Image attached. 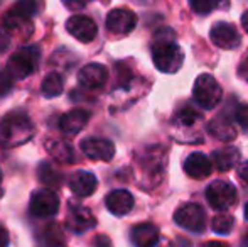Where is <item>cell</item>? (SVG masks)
<instances>
[{
	"label": "cell",
	"mask_w": 248,
	"mask_h": 247,
	"mask_svg": "<svg viewBox=\"0 0 248 247\" xmlns=\"http://www.w3.org/2000/svg\"><path fill=\"white\" fill-rule=\"evenodd\" d=\"M34 135V124L22 110H14L0 120V142L5 148H17L26 144Z\"/></svg>",
	"instance_id": "cell-1"
},
{
	"label": "cell",
	"mask_w": 248,
	"mask_h": 247,
	"mask_svg": "<svg viewBox=\"0 0 248 247\" xmlns=\"http://www.w3.org/2000/svg\"><path fill=\"white\" fill-rule=\"evenodd\" d=\"M152 61L162 73H176L183 66L184 56L181 48L172 41H157L152 46Z\"/></svg>",
	"instance_id": "cell-2"
},
{
	"label": "cell",
	"mask_w": 248,
	"mask_h": 247,
	"mask_svg": "<svg viewBox=\"0 0 248 247\" xmlns=\"http://www.w3.org/2000/svg\"><path fill=\"white\" fill-rule=\"evenodd\" d=\"M193 97L201 109L211 110L219 105V102L223 99V90L219 86V83L216 82L215 76L208 75V73H202V75H199L196 78V82H194Z\"/></svg>",
	"instance_id": "cell-3"
},
{
	"label": "cell",
	"mask_w": 248,
	"mask_h": 247,
	"mask_svg": "<svg viewBox=\"0 0 248 247\" xmlns=\"http://www.w3.org/2000/svg\"><path fill=\"white\" fill-rule=\"evenodd\" d=\"M41 61V49L37 46H24L10 56L7 71L14 78H26L37 69Z\"/></svg>",
	"instance_id": "cell-4"
},
{
	"label": "cell",
	"mask_w": 248,
	"mask_h": 247,
	"mask_svg": "<svg viewBox=\"0 0 248 247\" xmlns=\"http://www.w3.org/2000/svg\"><path fill=\"white\" fill-rule=\"evenodd\" d=\"M206 200L215 210H228L238 201V193L236 188L228 181L216 180L206 188Z\"/></svg>",
	"instance_id": "cell-5"
},
{
	"label": "cell",
	"mask_w": 248,
	"mask_h": 247,
	"mask_svg": "<svg viewBox=\"0 0 248 247\" xmlns=\"http://www.w3.org/2000/svg\"><path fill=\"white\" fill-rule=\"evenodd\" d=\"M29 210H31V215H34V217H37V218L54 217L59 210L58 195L52 191V188L34 191L32 197H31Z\"/></svg>",
	"instance_id": "cell-6"
},
{
	"label": "cell",
	"mask_w": 248,
	"mask_h": 247,
	"mask_svg": "<svg viewBox=\"0 0 248 247\" xmlns=\"http://www.w3.org/2000/svg\"><path fill=\"white\" fill-rule=\"evenodd\" d=\"M174 220L179 227L196 232V234H201L206 229V214L196 203H186L181 208H177L174 214Z\"/></svg>",
	"instance_id": "cell-7"
},
{
	"label": "cell",
	"mask_w": 248,
	"mask_h": 247,
	"mask_svg": "<svg viewBox=\"0 0 248 247\" xmlns=\"http://www.w3.org/2000/svg\"><path fill=\"white\" fill-rule=\"evenodd\" d=\"M135 26H137V16L128 9H113L107 16V29L117 36L132 33Z\"/></svg>",
	"instance_id": "cell-8"
},
{
	"label": "cell",
	"mask_w": 248,
	"mask_h": 247,
	"mask_svg": "<svg viewBox=\"0 0 248 247\" xmlns=\"http://www.w3.org/2000/svg\"><path fill=\"white\" fill-rule=\"evenodd\" d=\"M81 151L93 161H111L115 156V146L103 137H88L81 141Z\"/></svg>",
	"instance_id": "cell-9"
},
{
	"label": "cell",
	"mask_w": 248,
	"mask_h": 247,
	"mask_svg": "<svg viewBox=\"0 0 248 247\" xmlns=\"http://www.w3.org/2000/svg\"><path fill=\"white\" fill-rule=\"evenodd\" d=\"M213 44L221 49H236L240 46V33L236 31V27L233 24L228 22H218L213 26L211 33H209Z\"/></svg>",
	"instance_id": "cell-10"
},
{
	"label": "cell",
	"mask_w": 248,
	"mask_h": 247,
	"mask_svg": "<svg viewBox=\"0 0 248 247\" xmlns=\"http://www.w3.org/2000/svg\"><path fill=\"white\" fill-rule=\"evenodd\" d=\"M66 225L71 232L75 234H85V232L92 231L96 225V220L93 214L86 207L81 205H71L68 212V218H66Z\"/></svg>",
	"instance_id": "cell-11"
},
{
	"label": "cell",
	"mask_w": 248,
	"mask_h": 247,
	"mask_svg": "<svg viewBox=\"0 0 248 247\" xmlns=\"http://www.w3.org/2000/svg\"><path fill=\"white\" fill-rule=\"evenodd\" d=\"M66 29L68 33L71 34L73 37H76L81 43H92L93 39L96 37V24L93 19L86 16H73L68 19L66 22Z\"/></svg>",
	"instance_id": "cell-12"
},
{
	"label": "cell",
	"mask_w": 248,
	"mask_h": 247,
	"mask_svg": "<svg viewBox=\"0 0 248 247\" xmlns=\"http://www.w3.org/2000/svg\"><path fill=\"white\" fill-rule=\"evenodd\" d=\"M3 27L9 34H16L20 39H27L32 34V22L31 17L19 12L17 9H10L3 17Z\"/></svg>",
	"instance_id": "cell-13"
},
{
	"label": "cell",
	"mask_w": 248,
	"mask_h": 247,
	"mask_svg": "<svg viewBox=\"0 0 248 247\" xmlns=\"http://www.w3.org/2000/svg\"><path fill=\"white\" fill-rule=\"evenodd\" d=\"M108 80V69L100 63H92L86 65L79 69L78 73V82L81 86L88 90H98L107 83Z\"/></svg>",
	"instance_id": "cell-14"
},
{
	"label": "cell",
	"mask_w": 248,
	"mask_h": 247,
	"mask_svg": "<svg viewBox=\"0 0 248 247\" xmlns=\"http://www.w3.org/2000/svg\"><path fill=\"white\" fill-rule=\"evenodd\" d=\"M90 120V112L83 109H73L68 114L61 117L59 120V129L62 134L66 135H75L85 129V125Z\"/></svg>",
	"instance_id": "cell-15"
},
{
	"label": "cell",
	"mask_w": 248,
	"mask_h": 247,
	"mask_svg": "<svg viewBox=\"0 0 248 247\" xmlns=\"http://www.w3.org/2000/svg\"><path fill=\"white\" fill-rule=\"evenodd\" d=\"M105 203H107V208L111 214L117 215V217H122V215H127L134 208V197L127 190H113L107 195Z\"/></svg>",
	"instance_id": "cell-16"
},
{
	"label": "cell",
	"mask_w": 248,
	"mask_h": 247,
	"mask_svg": "<svg viewBox=\"0 0 248 247\" xmlns=\"http://www.w3.org/2000/svg\"><path fill=\"white\" fill-rule=\"evenodd\" d=\"M184 171H186V175L191 176V178L202 180L211 175L213 165L202 152H193V154L187 156L186 161H184Z\"/></svg>",
	"instance_id": "cell-17"
},
{
	"label": "cell",
	"mask_w": 248,
	"mask_h": 247,
	"mask_svg": "<svg viewBox=\"0 0 248 247\" xmlns=\"http://www.w3.org/2000/svg\"><path fill=\"white\" fill-rule=\"evenodd\" d=\"M98 181H96L95 175L88 171H76L75 175L69 178V188L71 191L79 198H86L90 195L95 193Z\"/></svg>",
	"instance_id": "cell-18"
},
{
	"label": "cell",
	"mask_w": 248,
	"mask_h": 247,
	"mask_svg": "<svg viewBox=\"0 0 248 247\" xmlns=\"http://www.w3.org/2000/svg\"><path fill=\"white\" fill-rule=\"evenodd\" d=\"M46 151L51 154L52 159H56L58 163L62 165H71L75 163V151H73V146L69 144L64 139H47L46 141Z\"/></svg>",
	"instance_id": "cell-19"
},
{
	"label": "cell",
	"mask_w": 248,
	"mask_h": 247,
	"mask_svg": "<svg viewBox=\"0 0 248 247\" xmlns=\"http://www.w3.org/2000/svg\"><path fill=\"white\" fill-rule=\"evenodd\" d=\"M130 239L135 247H154L159 242V229L154 224H139L132 229Z\"/></svg>",
	"instance_id": "cell-20"
},
{
	"label": "cell",
	"mask_w": 248,
	"mask_h": 247,
	"mask_svg": "<svg viewBox=\"0 0 248 247\" xmlns=\"http://www.w3.org/2000/svg\"><path fill=\"white\" fill-rule=\"evenodd\" d=\"M208 132L211 135H215L216 139H221V141H232L236 135V129L233 125V120L225 115L215 117L208 125Z\"/></svg>",
	"instance_id": "cell-21"
},
{
	"label": "cell",
	"mask_w": 248,
	"mask_h": 247,
	"mask_svg": "<svg viewBox=\"0 0 248 247\" xmlns=\"http://www.w3.org/2000/svg\"><path fill=\"white\" fill-rule=\"evenodd\" d=\"M213 163L218 171H230L240 163V151L236 148H223L213 152Z\"/></svg>",
	"instance_id": "cell-22"
},
{
	"label": "cell",
	"mask_w": 248,
	"mask_h": 247,
	"mask_svg": "<svg viewBox=\"0 0 248 247\" xmlns=\"http://www.w3.org/2000/svg\"><path fill=\"white\" fill-rule=\"evenodd\" d=\"M43 93L47 99H54V97L62 93V78L59 73H49L46 78L43 80V86H41Z\"/></svg>",
	"instance_id": "cell-23"
},
{
	"label": "cell",
	"mask_w": 248,
	"mask_h": 247,
	"mask_svg": "<svg viewBox=\"0 0 248 247\" xmlns=\"http://www.w3.org/2000/svg\"><path fill=\"white\" fill-rule=\"evenodd\" d=\"M37 175H39V180L44 183V185L51 186V188H56L61 185V173L58 171V169H54L52 166H49L47 163H43L39 168V171H37Z\"/></svg>",
	"instance_id": "cell-24"
},
{
	"label": "cell",
	"mask_w": 248,
	"mask_h": 247,
	"mask_svg": "<svg viewBox=\"0 0 248 247\" xmlns=\"http://www.w3.org/2000/svg\"><path fill=\"white\" fill-rule=\"evenodd\" d=\"M233 224H235V222H233V217L221 214V215H216V217L213 218L211 229H213V232H215V234L226 235V234H230V232H232Z\"/></svg>",
	"instance_id": "cell-25"
},
{
	"label": "cell",
	"mask_w": 248,
	"mask_h": 247,
	"mask_svg": "<svg viewBox=\"0 0 248 247\" xmlns=\"http://www.w3.org/2000/svg\"><path fill=\"white\" fill-rule=\"evenodd\" d=\"M199 120H201V115L189 109L181 110V112L176 115V124L181 125V127H193V125H196Z\"/></svg>",
	"instance_id": "cell-26"
},
{
	"label": "cell",
	"mask_w": 248,
	"mask_h": 247,
	"mask_svg": "<svg viewBox=\"0 0 248 247\" xmlns=\"http://www.w3.org/2000/svg\"><path fill=\"white\" fill-rule=\"evenodd\" d=\"M189 5L198 14H209L219 5L218 0H189Z\"/></svg>",
	"instance_id": "cell-27"
},
{
	"label": "cell",
	"mask_w": 248,
	"mask_h": 247,
	"mask_svg": "<svg viewBox=\"0 0 248 247\" xmlns=\"http://www.w3.org/2000/svg\"><path fill=\"white\" fill-rule=\"evenodd\" d=\"M235 120L243 132H248V105H238L235 110Z\"/></svg>",
	"instance_id": "cell-28"
},
{
	"label": "cell",
	"mask_w": 248,
	"mask_h": 247,
	"mask_svg": "<svg viewBox=\"0 0 248 247\" xmlns=\"http://www.w3.org/2000/svg\"><path fill=\"white\" fill-rule=\"evenodd\" d=\"M14 83H12V75L9 71H2L0 69V97L9 93L12 90Z\"/></svg>",
	"instance_id": "cell-29"
},
{
	"label": "cell",
	"mask_w": 248,
	"mask_h": 247,
	"mask_svg": "<svg viewBox=\"0 0 248 247\" xmlns=\"http://www.w3.org/2000/svg\"><path fill=\"white\" fill-rule=\"evenodd\" d=\"M90 0H62V3H64L66 7H68L69 10H79L83 9V7L88 3Z\"/></svg>",
	"instance_id": "cell-30"
},
{
	"label": "cell",
	"mask_w": 248,
	"mask_h": 247,
	"mask_svg": "<svg viewBox=\"0 0 248 247\" xmlns=\"http://www.w3.org/2000/svg\"><path fill=\"white\" fill-rule=\"evenodd\" d=\"M9 44H10L9 33H7V31H2V29H0V54L5 53V51L9 49Z\"/></svg>",
	"instance_id": "cell-31"
},
{
	"label": "cell",
	"mask_w": 248,
	"mask_h": 247,
	"mask_svg": "<svg viewBox=\"0 0 248 247\" xmlns=\"http://www.w3.org/2000/svg\"><path fill=\"white\" fill-rule=\"evenodd\" d=\"M93 247H111V242L107 235H98V237H95V241H93Z\"/></svg>",
	"instance_id": "cell-32"
},
{
	"label": "cell",
	"mask_w": 248,
	"mask_h": 247,
	"mask_svg": "<svg viewBox=\"0 0 248 247\" xmlns=\"http://www.w3.org/2000/svg\"><path fill=\"white\" fill-rule=\"evenodd\" d=\"M0 247H9V232L3 225H0Z\"/></svg>",
	"instance_id": "cell-33"
},
{
	"label": "cell",
	"mask_w": 248,
	"mask_h": 247,
	"mask_svg": "<svg viewBox=\"0 0 248 247\" xmlns=\"http://www.w3.org/2000/svg\"><path fill=\"white\" fill-rule=\"evenodd\" d=\"M238 176L248 185V161H245L243 165L238 166Z\"/></svg>",
	"instance_id": "cell-34"
},
{
	"label": "cell",
	"mask_w": 248,
	"mask_h": 247,
	"mask_svg": "<svg viewBox=\"0 0 248 247\" xmlns=\"http://www.w3.org/2000/svg\"><path fill=\"white\" fill-rule=\"evenodd\" d=\"M240 75H242L243 78H245L247 82H248V60L243 61V65L240 66Z\"/></svg>",
	"instance_id": "cell-35"
},
{
	"label": "cell",
	"mask_w": 248,
	"mask_h": 247,
	"mask_svg": "<svg viewBox=\"0 0 248 247\" xmlns=\"http://www.w3.org/2000/svg\"><path fill=\"white\" fill-rule=\"evenodd\" d=\"M202 247H226L223 242H216V241H209V242H206Z\"/></svg>",
	"instance_id": "cell-36"
},
{
	"label": "cell",
	"mask_w": 248,
	"mask_h": 247,
	"mask_svg": "<svg viewBox=\"0 0 248 247\" xmlns=\"http://www.w3.org/2000/svg\"><path fill=\"white\" fill-rule=\"evenodd\" d=\"M242 26H243V29L248 33V10L243 14V17H242Z\"/></svg>",
	"instance_id": "cell-37"
},
{
	"label": "cell",
	"mask_w": 248,
	"mask_h": 247,
	"mask_svg": "<svg viewBox=\"0 0 248 247\" xmlns=\"http://www.w3.org/2000/svg\"><path fill=\"white\" fill-rule=\"evenodd\" d=\"M154 247H172V244H170V242H167V241H159Z\"/></svg>",
	"instance_id": "cell-38"
},
{
	"label": "cell",
	"mask_w": 248,
	"mask_h": 247,
	"mask_svg": "<svg viewBox=\"0 0 248 247\" xmlns=\"http://www.w3.org/2000/svg\"><path fill=\"white\" fill-rule=\"evenodd\" d=\"M242 247H248V232L242 237Z\"/></svg>",
	"instance_id": "cell-39"
},
{
	"label": "cell",
	"mask_w": 248,
	"mask_h": 247,
	"mask_svg": "<svg viewBox=\"0 0 248 247\" xmlns=\"http://www.w3.org/2000/svg\"><path fill=\"white\" fill-rule=\"evenodd\" d=\"M3 195V188H2V171H0V197Z\"/></svg>",
	"instance_id": "cell-40"
},
{
	"label": "cell",
	"mask_w": 248,
	"mask_h": 247,
	"mask_svg": "<svg viewBox=\"0 0 248 247\" xmlns=\"http://www.w3.org/2000/svg\"><path fill=\"white\" fill-rule=\"evenodd\" d=\"M245 218L248 220V203H247V207H245Z\"/></svg>",
	"instance_id": "cell-41"
}]
</instances>
